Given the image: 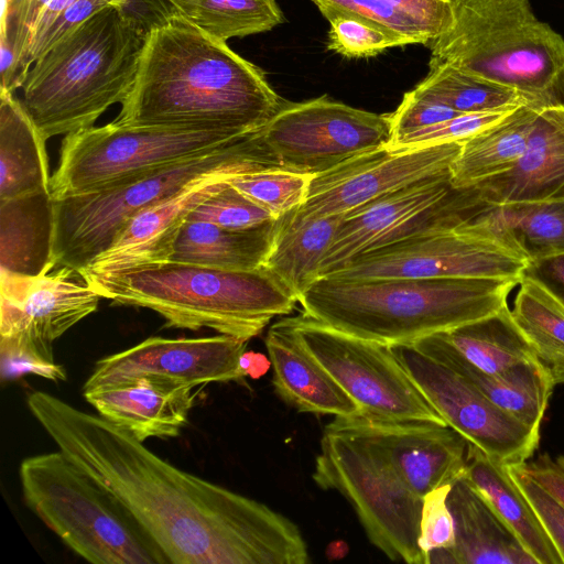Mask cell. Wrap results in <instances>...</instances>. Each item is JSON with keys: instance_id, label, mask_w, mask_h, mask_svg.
<instances>
[{"instance_id": "32", "label": "cell", "mask_w": 564, "mask_h": 564, "mask_svg": "<svg viewBox=\"0 0 564 564\" xmlns=\"http://www.w3.org/2000/svg\"><path fill=\"white\" fill-rule=\"evenodd\" d=\"M480 219L528 262L564 253V200L495 206Z\"/></svg>"}, {"instance_id": "11", "label": "cell", "mask_w": 564, "mask_h": 564, "mask_svg": "<svg viewBox=\"0 0 564 564\" xmlns=\"http://www.w3.org/2000/svg\"><path fill=\"white\" fill-rule=\"evenodd\" d=\"M451 178V171L444 172L345 214L322 261L321 278L334 274L362 253L421 231L456 228L495 207L475 186L457 188Z\"/></svg>"}, {"instance_id": "2", "label": "cell", "mask_w": 564, "mask_h": 564, "mask_svg": "<svg viewBox=\"0 0 564 564\" xmlns=\"http://www.w3.org/2000/svg\"><path fill=\"white\" fill-rule=\"evenodd\" d=\"M282 99L263 70L175 10L149 24L116 123L259 131Z\"/></svg>"}, {"instance_id": "7", "label": "cell", "mask_w": 564, "mask_h": 564, "mask_svg": "<svg viewBox=\"0 0 564 564\" xmlns=\"http://www.w3.org/2000/svg\"><path fill=\"white\" fill-rule=\"evenodd\" d=\"M260 130L239 141L149 171L119 185L54 199L55 265L83 271L109 248L133 216L204 180L276 169Z\"/></svg>"}, {"instance_id": "28", "label": "cell", "mask_w": 564, "mask_h": 564, "mask_svg": "<svg viewBox=\"0 0 564 564\" xmlns=\"http://www.w3.org/2000/svg\"><path fill=\"white\" fill-rule=\"evenodd\" d=\"M344 215L299 216L295 209L278 218L263 267L300 300L321 279V264Z\"/></svg>"}, {"instance_id": "10", "label": "cell", "mask_w": 564, "mask_h": 564, "mask_svg": "<svg viewBox=\"0 0 564 564\" xmlns=\"http://www.w3.org/2000/svg\"><path fill=\"white\" fill-rule=\"evenodd\" d=\"M252 133L178 126H123L115 121L93 126L63 139L50 191L54 199L102 191Z\"/></svg>"}, {"instance_id": "24", "label": "cell", "mask_w": 564, "mask_h": 564, "mask_svg": "<svg viewBox=\"0 0 564 564\" xmlns=\"http://www.w3.org/2000/svg\"><path fill=\"white\" fill-rule=\"evenodd\" d=\"M274 391L299 412L349 416L361 412L295 334L289 317L265 337Z\"/></svg>"}, {"instance_id": "42", "label": "cell", "mask_w": 564, "mask_h": 564, "mask_svg": "<svg viewBox=\"0 0 564 564\" xmlns=\"http://www.w3.org/2000/svg\"><path fill=\"white\" fill-rule=\"evenodd\" d=\"M517 108L462 113L409 133L398 142L386 147L391 151H405L449 141L466 140L478 131L501 121Z\"/></svg>"}, {"instance_id": "48", "label": "cell", "mask_w": 564, "mask_h": 564, "mask_svg": "<svg viewBox=\"0 0 564 564\" xmlns=\"http://www.w3.org/2000/svg\"><path fill=\"white\" fill-rule=\"evenodd\" d=\"M522 275L541 283L564 304V253L528 262Z\"/></svg>"}, {"instance_id": "46", "label": "cell", "mask_w": 564, "mask_h": 564, "mask_svg": "<svg viewBox=\"0 0 564 564\" xmlns=\"http://www.w3.org/2000/svg\"><path fill=\"white\" fill-rule=\"evenodd\" d=\"M390 1L422 31L429 43L446 32L453 22L451 0Z\"/></svg>"}, {"instance_id": "3", "label": "cell", "mask_w": 564, "mask_h": 564, "mask_svg": "<svg viewBox=\"0 0 564 564\" xmlns=\"http://www.w3.org/2000/svg\"><path fill=\"white\" fill-rule=\"evenodd\" d=\"M517 279L321 278L300 297L302 313L346 334L387 346L478 321L508 306Z\"/></svg>"}, {"instance_id": "40", "label": "cell", "mask_w": 564, "mask_h": 564, "mask_svg": "<svg viewBox=\"0 0 564 564\" xmlns=\"http://www.w3.org/2000/svg\"><path fill=\"white\" fill-rule=\"evenodd\" d=\"M229 181L202 202L187 219L207 221L228 229L256 228L276 219L235 188Z\"/></svg>"}, {"instance_id": "20", "label": "cell", "mask_w": 564, "mask_h": 564, "mask_svg": "<svg viewBox=\"0 0 564 564\" xmlns=\"http://www.w3.org/2000/svg\"><path fill=\"white\" fill-rule=\"evenodd\" d=\"M231 178L204 180L138 213L109 248L80 273L91 278L170 261L175 240L189 214Z\"/></svg>"}, {"instance_id": "50", "label": "cell", "mask_w": 564, "mask_h": 564, "mask_svg": "<svg viewBox=\"0 0 564 564\" xmlns=\"http://www.w3.org/2000/svg\"><path fill=\"white\" fill-rule=\"evenodd\" d=\"M348 551V546L343 541H334L327 547V555L330 560L344 557Z\"/></svg>"}, {"instance_id": "14", "label": "cell", "mask_w": 564, "mask_h": 564, "mask_svg": "<svg viewBox=\"0 0 564 564\" xmlns=\"http://www.w3.org/2000/svg\"><path fill=\"white\" fill-rule=\"evenodd\" d=\"M260 135L280 169L311 175L391 140L388 113L358 109L328 96L284 100Z\"/></svg>"}, {"instance_id": "26", "label": "cell", "mask_w": 564, "mask_h": 564, "mask_svg": "<svg viewBox=\"0 0 564 564\" xmlns=\"http://www.w3.org/2000/svg\"><path fill=\"white\" fill-rule=\"evenodd\" d=\"M463 477L482 496L536 564H564L508 465L467 446Z\"/></svg>"}, {"instance_id": "31", "label": "cell", "mask_w": 564, "mask_h": 564, "mask_svg": "<svg viewBox=\"0 0 564 564\" xmlns=\"http://www.w3.org/2000/svg\"><path fill=\"white\" fill-rule=\"evenodd\" d=\"M522 105L501 121L463 141L451 166L454 187H469L512 169L524 153L538 113Z\"/></svg>"}, {"instance_id": "36", "label": "cell", "mask_w": 564, "mask_h": 564, "mask_svg": "<svg viewBox=\"0 0 564 564\" xmlns=\"http://www.w3.org/2000/svg\"><path fill=\"white\" fill-rule=\"evenodd\" d=\"M415 88L460 113L528 106L518 91L444 64H429L427 75Z\"/></svg>"}, {"instance_id": "47", "label": "cell", "mask_w": 564, "mask_h": 564, "mask_svg": "<svg viewBox=\"0 0 564 564\" xmlns=\"http://www.w3.org/2000/svg\"><path fill=\"white\" fill-rule=\"evenodd\" d=\"M522 468L564 506V456L542 454L521 463Z\"/></svg>"}, {"instance_id": "12", "label": "cell", "mask_w": 564, "mask_h": 564, "mask_svg": "<svg viewBox=\"0 0 564 564\" xmlns=\"http://www.w3.org/2000/svg\"><path fill=\"white\" fill-rule=\"evenodd\" d=\"M528 260L479 218L453 229L413 234L352 259L325 278L522 279Z\"/></svg>"}, {"instance_id": "43", "label": "cell", "mask_w": 564, "mask_h": 564, "mask_svg": "<svg viewBox=\"0 0 564 564\" xmlns=\"http://www.w3.org/2000/svg\"><path fill=\"white\" fill-rule=\"evenodd\" d=\"M460 112L416 89L404 94L398 108L388 113L391 140L388 145L409 133L454 118Z\"/></svg>"}, {"instance_id": "6", "label": "cell", "mask_w": 564, "mask_h": 564, "mask_svg": "<svg viewBox=\"0 0 564 564\" xmlns=\"http://www.w3.org/2000/svg\"><path fill=\"white\" fill-rule=\"evenodd\" d=\"M449 29L426 46L444 64L518 91L528 106H564V39L530 0H451Z\"/></svg>"}, {"instance_id": "18", "label": "cell", "mask_w": 564, "mask_h": 564, "mask_svg": "<svg viewBox=\"0 0 564 564\" xmlns=\"http://www.w3.org/2000/svg\"><path fill=\"white\" fill-rule=\"evenodd\" d=\"M336 417L372 441L406 487L422 498L464 475L468 442L449 426L382 420L362 412Z\"/></svg>"}, {"instance_id": "27", "label": "cell", "mask_w": 564, "mask_h": 564, "mask_svg": "<svg viewBox=\"0 0 564 564\" xmlns=\"http://www.w3.org/2000/svg\"><path fill=\"white\" fill-rule=\"evenodd\" d=\"M54 198L39 192L0 202V272L39 276L53 259Z\"/></svg>"}, {"instance_id": "19", "label": "cell", "mask_w": 564, "mask_h": 564, "mask_svg": "<svg viewBox=\"0 0 564 564\" xmlns=\"http://www.w3.org/2000/svg\"><path fill=\"white\" fill-rule=\"evenodd\" d=\"M0 336L23 333L53 344L98 308L100 295L83 274L56 267L39 276L0 273Z\"/></svg>"}, {"instance_id": "37", "label": "cell", "mask_w": 564, "mask_h": 564, "mask_svg": "<svg viewBox=\"0 0 564 564\" xmlns=\"http://www.w3.org/2000/svg\"><path fill=\"white\" fill-rule=\"evenodd\" d=\"M313 176L283 169H265L239 174L229 183L279 218L302 206Z\"/></svg>"}, {"instance_id": "9", "label": "cell", "mask_w": 564, "mask_h": 564, "mask_svg": "<svg viewBox=\"0 0 564 564\" xmlns=\"http://www.w3.org/2000/svg\"><path fill=\"white\" fill-rule=\"evenodd\" d=\"M312 477L350 502L370 542L390 560L426 564L417 543L423 498L372 441L335 417L324 427Z\"/></svg>"}, {"instance_id": "5", "label": "cell", "mask_w": 564, "mask_h": 564, "mask_svg": "<svg viewBox=\"0 0 564 564\" xmlns=\"http://www.w3.org/2000/svg\"><path fill=\"white\" fill-rule=\"evenodd\" d=\"M85 279L100 297L152 310L166 327L209 328L246 340L299 303L264 267L227 270L170 260Z\"/></svg>"}, {"instance_id": "17", "label": "cell", "mask_w": 564, "mask_h": 564, "mask_svg": "<svg viewBox=\"0 0 564 564\" xmlns=\"http://www.w3.org/2000/svg\"><path fill=\"white\" fill-rule=\"evenodd\" d=\"M247 343L225 334L198 338L149 337L99 359L83 392L140 378L193 389L212 382H243L246 376L239 360Z\"/></svg>"}, {"instance_id": "21", "label": "cell", "mask_w": 564, "mask_h": 564, "mask_svg": "<svg viewBox=\"0 0 564 564\" xmlns=\"http://www.w3.org/2000/svg\"><path fill=\"white\" fill-rule=\"evenodd\" d=\"M474 186L492 206L564 200V106L540 110L517 164Z\"/></svg>"}, {"instance_id": "15", "label": "cell", "mask_w": 564, "mask_h": 564, "mask_svg": "<svg viewBox=\"0 0 564 564\" xmlns=\"http://www.w3.org/2000/svg\"><path fill=\"white\" fill-rule=\"evenodd\" d=\"M446 425L492 459L521 464L539 446L540 432L500 409L473 383L412 345L390 346Z\"/></svg>"}, {"instance_id": "23", "label": "cell", "mask_w": 564, "mask_h": 564, "mask_svg": "<svg viewBox=\"0 0 564 564\" xmlns=\"http://www.w3.org/2000/svg\"><path fill=\"white\" fill-rule=\"evenodd\" d=\"M410 345L453 369L500 409L540 432L556 384L539 359L520 364L505 372L487 373L466 360L443 333L426 336Z\"/></svg>"}, {"instance_id": "29", "label": "cell", "mask_w": 564, "mask_h": 564, "mask_svg": "<svg viewBox=\"0 0 564 564\" xmlns=\"http://www.w3.org/2000/svg\"><path fill=\"white\" fill-rule=\"evenodd\" d=\"M0 202L51 187L46 140L21 100L0 94Z\"/></svg>"}, {"instance_id": "1", "label": "cell", "mask_w": 564, "mask_h": 564, "mask_svg": "<svg viewBox=\"0 0 564 564\" xmlns=\"http://www.w3.org/2000/svg\"><path fill=\"white\" fill-rule=\"evenodd\" d=\"M26 405L57 448L112 494L172 564H306L289 518L184 471L127 430L47 392Z\"/></svg>"}, {"instance_id": "33", "label": "cell", "mask_w": 564, "mask_h": 564, "mask_svg": "<svg viewBox=\"0 0 564 564\" xmlns=\"http://www.w3.org/2000/svg\"><path fill=\"white\" fill-rule=\"evenodd\" d=\"M471 365L487 373H500L538 359L516 325L508 306L478 321L442 332Z\"/></svg>"}, {"instance_id": "49", "label": "cell", "mask_w": 564, "mask_h": 564, "mask_svg": "<svg viewBox=\"0 0 564 564\" xmlns=\"http://www.w3.org/2000/svg\"><path fill=\"white\" fill-rule=\"evenodd\" d=\"M239 365L246 377L259 379L269 371L271 360L264 354L245 350L240 356Z\"/></svg>"}, {"instance_id": "44", "label": "cell", "mask_w": 564, "mask_h": 564, "mask_svg": "<svg viewBox=\"0 0 564 564\" xmlns=\"http://www.w3.org/2000/svg\"><path fill=\"white\" fill-rule=\"evenodd\" d=\"M452 485L433 489L423 497L419 546L429 564V553L435 549H452L455 544V525L447 505Z\"/></svg>"}, {"instance_id": "22", "label": "cell", "mask_w": 564, "mask_h": 564, "mask_svg": "<svg viewBox=\"0 0 564 564\" xmlns=\"http://www.w3.org/2000/svg\"><path fill=\"white\" fill-rule=\"evenodd\" d=\"M83 393L100 416L140 442L178 436L195 401L193 388L147 378Z\"/></svg>"}, {"instance_id": "30", "label": "cell", "mask_w": 564, "mask_h": 564, "mask_svg": "<svg viewBox=\"0 0 564 564\" xmlns=\"http://www.w3.org/2000/svg\"><path fill=\"white\" fill-rule=\"evenodd\" d=\"M278 228V218L250 229H228L186 219L175 240L171 261L227 270L263 267Z\"/></svg>"}, {"instance_id": "41", "label": "cell", "mask_w": 564, "mask_h": 564, "mask_svg": "<svg viewBox=\"0 0 564 564\" xmlns=\"http://www.w3.org/2000/svg\"><path fill=\"white\" fill-rule=\"evenodd\" d=\"M327 21V48L348 58L375 56L390 47L405 46L387 31L355 17L339 14Z\"/></svg>"}, {"instance_id": "39", "label": "cell", "mask_w": 564, "mask_h": 564, "mask_svg": "<svg viewBox=\"0 0 564 564\" xmlns=\"http://www.w3.org/2000/svg\"><path fill=\"white\" fill-rule=\"evenodd\" d=\"M326 20L335 15H350L387 31L404 45L423 44L429 41L422 31L390 0H312Z\"/></svg>"}, {"instance_id": "4", "label": "cell", "mask_w": 564, "mask_h": 564, "mask_svg": "<svg viewBox=\"0 0 564 564\" xmlns=\"http://www.w3.org/2000/svg\"><path fill=\"white\" fill-rule=\"evenodd\" d=\"M128 4L96 12L30 68L21 101L45 140L93 127L128 97L149 30Z\"/></svg>"}, {"instance_id": "8", "label": "cell", "mask_w": 564, "mask_h": 564, "mask_svg": "<svg viewBox=\"0 0 564 564\" xmlns=\"http://www.w3.org/2000/svg\"><path fill=\"white\" fill-rule=\"evenodd\" d=\"M26 506L76 554L94 564H167L130 511L59 449L19 469Z\"/></svg>"}, {"instance_id": "38", "label": "cell", "mask_w": 564, "mask_h": 564, "mask_svg": "<svg viewBox=\"0 0 564 564\" xmlns=\"http://www.w3.org/2000/svg\"><path fill=\"white\" fill-rule=\"evenodd\" d=\"M2 381L31 373L52 381H65V368L54 358L51 343L23 333L0 336Z\"/></svg>"}, {"instance_id": "34", "label": "cell", "mask_w": 564, "mask_h": 564, "mask_svg": "<svg viewBox=\"0 0 564 564\" xmlns=\"http://www.w3.org/2000/svg\"><path fill=\"white\" fill-rule=\"evenodd\" d=\"M519 285L511 316L555 384H564V304L529 276Z\"/></svg>"}, {"instance_id": "13", "label": "cell", "mask_w": 564, "mask_h": 564, "mask_svg": "<svg viewBox=\"0 0 564 564\" xmlns=\"http://www.w3.org/2000/svg\"><path fill=\"white\" fill-rule=\"evenodd\" d=\"M289 319L303 345L362 413L446 425L390 346L346 334L303 313Z\"/></svg>"}, {"instance_id": "16", "label": "cell", "mask_w": 564, "mask_h": 564, "mask_svg": "<svg viewBox=\"0 0 564 564\" xmlns=\"http://www.w3.org/2000/svg\"><path fill=\"white\" fill-rule=\"evenodd\" d=\"M463 141L405 151L387 147L359 154L314 175L296 215H345L371 200L421 180L451 171Z\"/></svg>"}, {"instance_id": "45", "label": "cell", "mask_w": 564, "mask_h": 564, "mask_svg": "<svg viewBox=\"0 0 564 564\" xmlns=\"http://www.w3.org/2000/svg\"><path fill=\"white\" fill-rule=\"evenodd\" d=\"M508 470L532 506L564 563V506L534 480L521 464L508 465Z\"/></svg>"}, {"instance_id": "35", "label": "cell", "mask_w": 564, "mask_h": 564, "mask_svg": "<svg viewBox=\"0 0 564 564\" xmlns=\"http://www.w3.org/2000/svg\"><path fill=\"white\" fill-rule=\"evenodd\" d=\"M208 34L228 41L272 30L285 18L276 0H166Z\"/></svg>"}, {"instance_id": "25", "label": "cell", "mask_w": 564, "mask_h": 564, "mask_svg": "<svg viewBox=\"0 0 564 564\" xmlns=\"http://www.w3.org/2000/svg\"><path fill=\"white\" fill-rule=\"evenodd\" d=\"M455 525L454 564H536L482 496L464 478L447 496Z\"/></svg>"}]
</instances>
